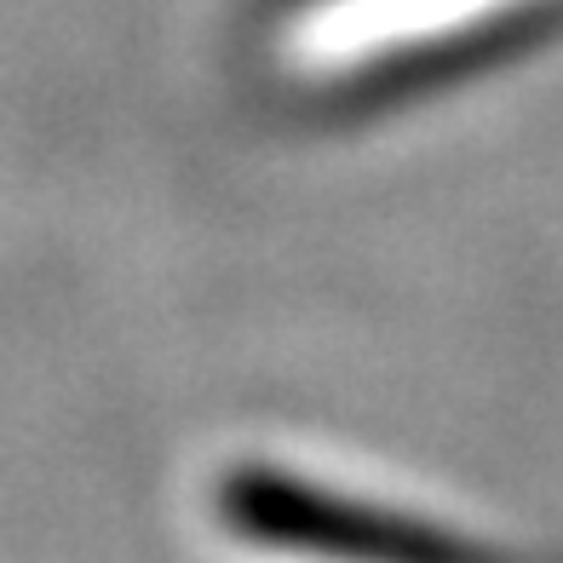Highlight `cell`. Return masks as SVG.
<instances>
[{"label":"cell","mask_w":563,"mask_h":563,"mask_svg":"<svg viewBox=\"0 0 563 563\" xmlns=\"http://www.w3.org/2000/svg\"><path fill=\"white\" fill-rule=\"evenodd\" d=\"M230 523L276 547H334V552H454L460 541L443 529H415L386 518L351 495L317 489V477L294 472H247L224 495Z\"/></svg>","instance_id":"1"}]
</instances>
